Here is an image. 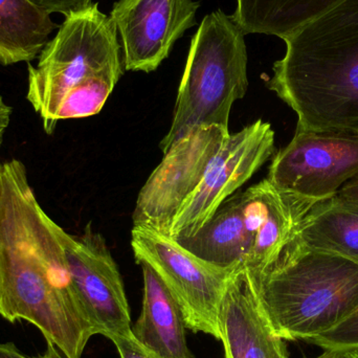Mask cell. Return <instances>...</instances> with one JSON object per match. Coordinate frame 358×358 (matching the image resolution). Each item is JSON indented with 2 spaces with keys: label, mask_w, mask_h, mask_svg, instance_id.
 Instances as JSON below:
<instances>
[{
  "label": "cell",
  "mask_w": 358,
  "mask_h": 358,
  "mask_svg": "<svg viewBox=\"0 0 358 358\" xmlns=\"http://www.w3.org/2000/svg\"><path fill=\"white\" fill-rule=\"evenodd\" d=\"M62 227L42 208L19 159L0 163V315L27 321L67 358L96 336L73 284Z\"/></svg>",
  "instance_id": "obj_1"
},
{
  "label": "cell",
  "mask_w": 358,
  "mask_h": 358,
  "mask_svg": "<svg viewBox=\"0 0 358 358\" xmlns=\"http://www.w3.org/2000/svg\"><path fill=\"white\" fill-rule=\"evenodd\" d=\"M267 87L296 129L358 134V0H343L284 38Z\"/></svg>",
  "instance_id": "obj_2"
},
{
  "label": "cell",
  "mask_w": 358,
  "mask_h": 358,
  "mask_svg": "<svg viewBox=\"0 0 358 358\" xmlns=\"http://www.w3.org/2000/svg\"><path fill=\"white\" fill-rule=\"evenodd\" d=\"M250 275L267 319L286 342H308L358 311V264L294 239Z\"/></svg>",
  "instance_id": "obj_3"
},
{
  "label": "cell",
  "mask_w": 358,
  "mask_h": 358,
  "mask_svg": "<svg viewBox=\"0 0 358 358\" xmlns=\"http://www.w3.org/2000/svg\"><path fill=\"white\" fill-rule=\"evenodd\" d=\"M244 35L221 10L202 19L191 40L171 127L161 142L164 153L194 128H229L234 103L248 92Z\"/></svg>",
  "instance_id": "obj_4"
},
{
  "label": "cell",
  "mask_w": 358,
  "mask_h": 358,
  "mask_svg": "<svg viewBox=\"0 0 358 358\" xmlns=\"http://www.w3.org/2000/svg\"><path fill=\"white\" fill-rule=\"evenodd\" d=\"M120 50L117 29L98 3L65 16L38 64L27 67V99L46 134H54L59 107L71 90L94 76L123 69Z\"/></svg>",
  "instance_id": "obj_5"
},
{
  "label": "cell",
  "mask_w": 358,
  "mask_h": 358,
  "mask_svg": "<svg viewBox=\"0 0 358 358\" xmlns=\"http://www.w3.org/2000/svg\"><path fill=\"white\" fill-rule=\"evenodd\" d=\"M131 248L138 264L151 267L173 294L185 327L220 341L219 309L234 271L208 264L176 240L147 227H134Z\"/></svg>",
  "instance_id": "obj_6"
},
{
  "label": "cell",
  "mask_w": 358,
  "mask_h": 358,
  "mask_svg": "<svg viewBox=\"0 0 358 358\" xmlns=\"http://www.w3.org/2000/svg\"><path fill=\"white\" fill-rule=\"evenodd\" d=\"M229 134V128L199 126L174 143L138 193L134 227L168 236L179 208L199 185Z\"/></svg>",
  "instance_id": "obj_7"
},
{
  "label": "cell",
  "mask_w": 358,
  "mask_h": 358,
  "mask_svg": "<svg viewBox=\"0 0 358 358\" xmlns=\"http://www.w3.org/2000/svg\"><path fill=\"white\" fill-rule=\"evenodd\" d=\"M358 176V134L296 129L275 153L268 179L282 191L315 201L338 195Z\"/></svg>",
  "instance_id": "obj_8"
},
{
  "label": "cell",
  "mask_w": 358,
  "mask_h": 358,
  "mask_svg": "<svg viewBox=\"0 0 358 358\" xmlns=\"http://www.w3.org/2000/svg\"><path fill=\"white\" fill-rule=\"evenodd\" d=\"M273 150L275 131L262 120L229 134L199 185L179 208L168 237L185 239L197 233L223 202L271 159Z\"/></svg>",
  "instance_id": "obj_9"
},
{
  "label": "cell",
  "mask_w": 358,
  "mask_h": 358,
  "mask_svg": "<svg viewBox=\"0 0 358 358\" xmlns=\"http://www.w3.org/2000/svg\"><path fill=\"white\" fill-rule=\"evenodd\" d=\"M61 239L73 284L96 334L109 340L132 336L123 280L104 238L88 227L79 236L63 229Z\"/></svg>",
  "instance_id": "obj_10"
},
{
  "label": "cell",
  "mask_w": 358,
  "mask_h": 358,
  "mask_svg": "<svg viewBox=\"0 0 358 358\" xmlns=\"http://www.w3.org/2000/svg\"><path fill=\"white\" fill-rule=\"evenodd\" d=\"M194 0H119L110 19L121 36L126 71H157L174 43L195 23Z\"/></svg>",
  "instance_id": "obj_11"
},
{
  "label": "cell",
  "mask_w": 358,
  "mask_h": 358,
  "mask_svg": "<svg viewBox=\"0 0 358 358\" xmlns=\"http://www.w3.org/2000/svg\"><path fill=\"white\" fill-rule=\"evenodd\" d=\"M244 222L252 237L250 273L262 271L294 239L315 200L282 191L268 179L240 194Z\"/></svg>",
  "instance_id": "obj_12"
},
{
  "label": "cell",
  "mask_w": 358,
  "mask_h": 358,
  "mask_svg": "<svg viewBox=\"0 0 358 358\" xmlns=\"http://www.w3.org/2000/svg\"><path fill=\"white\" fill-rule=\"evenodd\" d=\"M219 331L225 358H288L286 341L267 319L248 267L235 269L227 280Z\"/></svg>",
  "instance_id": "obj_13"
},
{
  "label": "cell",
  "mask_w": 358,
  "mask_h": 358,
  "mask_svg": "<svg viewBox=\"0 0 358 358\" xmlns=\"http://www.w3.org/2000/svg\"><path fill=\"white\" fill-rule=\"evenodd\" d=\"M143 269L144 294L142 313L132 336L143 346L166 358H193L185 338V323L180 307L167 286L151 267Z\"/></svg>",
  "instance_id": "obj_14"
},
{
  "label": "cell",
  "mask_w": 358,
  "mask_h": 358,
  "mask_svg": "<svg viewBox=\"0 0 358 358\" xmlns=\"http://www.w3.org/2000/svg\"><path fill=\"white\" fill-rule=\"evenodd\" d=\"M176 241L200 260L218 268L233 271L246 266L252 256V237L244 222L239 195L223 202L197 233Z\"/></svg>",
  "instance_id": "obj_15"
},
{
  "label": "cell",
  "mask_w": 358,
  "mask_h": 358,
  "mask_svg": "<svg viewBox=\"0 0 358 358\" xmlns=\"http://www.w3.org/2000/svg\"><path fill=\"white\" fill-rule=\"evenodd\" d=\"M294 240L304 248L358 264V203L338 195L317 202L301 222Z\"/></svg>",
  "instance_id": "obj_16"
},
{
  "label": "cell",
  "mask_w": 358,
  "mask_h": 358,
  "mask_svg": "<svg viewBox=\"0 0 358 358\" xmlns=\"http://www.w3.org/2000/svg\"><path fill=\"white\" fill-rule=\"evenodd\" d=\"M56 29L50 15L29 0H0V64L34 60Z\"/></svg>",
  "instance_id": "obj_17"
},
{
  "label": "cell",
  "mask_w": 358,
  "mask_h": 358,
  "mask_svg": "<svg viewBox=\"0 0 358 358\" xmlns=\"http://www.w3.org/2000/svg\"><path fill=\"white\" fill-rule=\"evenodd\" d=\"M343 0H237L233 20L244 34L284 38Z\"/></svg>",
  "instance_id": "obj_18"
},
{
  "label": "cell",
  "mask_w": 358,
  "mask_h": 358,
  "mask_svg": "<svg viewBox=\"0 0 358 358\" xmlns=\"http://www.w3.org/2000/svg\"><path fill=\"white\" fill-rule=\"evenodd\" d=\"M122 75L123 69L105 71L71 90L59 107L57 122L98 115Z\"/></svg>",
  "instance_id": "obj_19"
},
{
  "label": "cell",
  "mask_w": 358,
  "mask_h": 358,
  "mask_svg": "<svg viewBox=\"0 0 358 358\" xmlns=\"http://www.w3.org/2000/svg\"><path fill=\"white\" fill-rule=\"evenodd\" d=\"M307 343L320 347L323 350L342 352L358 350V311L331 331L311 338Z\"/></svg>",
  "instance_id": "obj_20"
},
{
  "label": "cell",
  "mask_w": 358,
  "mask_h": 358,
  "mask_svg": "<svg viewBox=\"0 0 358 358\" xmlns=\"http://www.w3.org/2000/svg\"><path fill=\"white\" fill-rule=\"evenodd\" d=\"M110 341L117 347L120 358H166L143 346L134 336H115Z\"/></svg>",
  "instance_id": "obj_21"
},
{
  "label": "cell",
  "mask_w": 358,
  "mask_h": 358,
  "mask_svg": "<svg viewBox=\"0 0 358 358\" xmlns=\"http://www.w3.org/2000/svg\"><path fill=\"white\" fill-rule=\"evenodd\" d=\"M31 3L52 15L55 13L64 16L85 10L92 6V0H29Z\"/></svg>",
  "instance_id": "obj_22"
},
{
  "label": "cell",
  "mask_w": 358,
  "mask_h": 358,
  "mask_svg": "<svg viewBox=\"0 0 358 358\" xmlns=\"http://www.w3.org/2000/svg\"><path fill=\"white\" fill-rule=\"evenodd\" d=\"M10 117H12V107L4 102L3 98L0 96V147L3 141L4 134L10 126Z\"/></svg>",
  "instance_id": "obj_23"
},
{
  "label": "cell",
  "mask_w": 358,
  "mask_h": 358,
  "mask_svg": "<svg viewBox=\"0 0 358 358\" xmlns=\"http://www.w3.org/2000/svg\"><path fill=\"white\" fill-rule=\"evenodd\" d=\"M340 197L358 203V176L346 183L338 194Z\"/></svg>",
  "instance_id": "obj_24"
},
{
  "label": "cell",
  "mask_w": 358,
  "mask_h": 358,
  "mask_svg": "<svg viewBox=\"0 0 358 358\" xmlns=\"http://www.w3.org/2000/svg\"><path fill=\"white\" fill-rule=\"evenodd\" d=\"M0 358H29L20 352L12 343H0Z\"/></svg>",
  "instance_id": "obj_25"
},
{
  "label": "cell",
  "mask_w": 358,
  "mask_h": 358,
  "mask_svg": "<svg viewBox=\"0 0 358 358\" xmlns=\"http://www.w3.org/2000/svg\"><path fill=\"white\" fill-rule=\"evenodd\" d=\"M36 358H67L52 344L48 343V348H46L45 352L43 355H40L39 357Z\"/></svg>",
  "instance_id": "obj_26"
},
{
  "label": "cell",
  "mask_w": 358,
  "mask_h": 358,
  "mask_svg": "<svg viewBox=\"0 0 358 358\" xmlns=\"http://www.w3.org/2000/svg\"><path fill=\"white\" fill-rule=\"evenodd\" d=\"M315 358H345V352L336 350H324L322 355Z\"/></svg>",
  "instance_id": "obj_27"
},
{
  "label": "cell",
  "mask_w": 358,
  "mask_h": 358,
  "mask_svg": "<svg viewBox=\"0 0 358 358\" xmlns=\"http://www.w3.org/2000/svg\"><path fill=\"white\" fill-rule=\"evenodd\" d=\"M345 358H358V350L345 352Z\"/></svg>",
  "instance_id": "obj_28"
}]
</instances>
